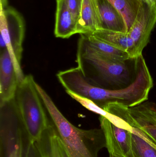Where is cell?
Returning a JSON list of instances; mask_svg holds the SVG:
<instances>
[{
    "label": "cell",
    "mask_w": 156,
    "mask_h": 157,
    "mask_svg": "<svg viewBox=\"0 0 156 157\" xmlns=\"http://www.w3.org/2000/svg\"><path fill=\"white\" fill-rule=\"evenodd\" d=\"M134 77L129 86L119 89L104 88L90 82L78 68L67 75L65 89L93 101L102 109L110 103H118L129 108L148 99L153 80L143 55L134 59Z\"/></svg>",
    "instance_id": "obj_1"
},
{
    "label": "cell",
    "mask_w": 156,
    "mask_h": 157,
    "mask_svg": "<svg viewBox=\"0 0 156 157\" xmlns=\"http://www.w3.org/2000/svg\"><path fill=\"white\" fill-rule=\"evenodd\" d=\"M37 89L57 133L70 157H98L106 147L105 136L101 129L82 130L70 122L60 112L45 90L36 82Z\"/></svg>",
    "instance_id": "obj_2"
},
{
    "label": "cell",
    "mask_w": 156,
    "mask_h": 157,
    "mask_svg": "<svg viewBox=\"0 0 156 157\" xmlns=\"http://www.w3.org/2000/svg\"><path fill=\"white\" fill-rule=\"evenodd\" d=\"M76 62L83 75L94 85L105 88V84L124 85L130 71L126 61L114 59L101 55L89 45L86 36L78 40Z\"/></svg>",
    "instance_id": "obj_3"
},
{
    "label": "cell",
    "mask_w": 156,
    "mask_h": 157,
    "mask_svg": "<svg viewBox=\"0 0 156 157\" xmlns=\"http://www.w3.org/2000/svg\"><path fill=\"white\" fill-rule=\"evenodd\" d=\"M31 75L19 83L15 98L29 142L34 144L52 124Z\"/></svg>",
    "instance_id": "obj_4"
},
{
    "label": "cell",
    "mask_w": 156,
    "mask_h": 157,
    "mask_svg": "<svg viewBox=\"0 0 156 157\" xmlns=\"http://www.w3.org/2000/svg\"><path fill=\"white\" fill-rule=\"evenodd\" d=\"M0 137L1 157H25L29 139L14 104L0 109Z\"/></svg>",
    "instance_id": "obj_5"
},
{
    "label": "cell",
    "mask_w": 156,
    "mask_h": 157,
    "mask_svg": "<svg viewBox=\"0 0 156 157\" xmlns=\"http://www.w3.org/2000/svg\"><path fill=\"white\" fill-rule=\"evenodd\" d=\"M0 32V39L6 45L20 83L25 77L21 65L25 33V23L23 15L12 6L1 9Z\"/></svg>",
    "instance_id": "obj_6"
},
{
    "label": "cell",
    "mask_w": 156,
    "mask_h": 157,
    "mask_svg": "<svg viewBox=\"0 0 156 157\" xmlns=\"http://www.w3.org/2000/svg\"><path fill=\"white\" fill-rule=\"evenodd\" d=\"M99 119L110 155L116 157H135L132 132L116 126L103 116H100Z\"/></svg>",
    "instance_id": "obj_7"
},
{
    "label": "cell",
    "mask_w": 156,
    "mask_h": 157,
    "mask_svg": "<svg viewBox=\"0 0 156 157\" xmlns=\"http://www.w3.org/2000/svg\"><path fill=\"white\" fill-rule=\"evenodd\" d=\"M156 24V5L149 6L143 2L141 9L128 33L134 45L135 58L142 55L149 42Z\"/></svg>",
    "instance_id": "obj_8"
},
{
    "label": "cell",
    "mask_w": 156,
    "mask_h": 157,
    "mask_svg": "<svg viewBox=\"0 0 156 157\" xmlns=\"http://www.w3.org/2000/svg\"><path fill=\"white\" fill-rule=\"evenodd\" d=\"M19 83L8 50L2 51L0 55V103L14 98Z\"/></svg>",
    "instance_id": "obj_9"
},
{
    "label": "cell",
    "mask_w": 156,
    "mask_h": 157,
    "mask_svg": "<svg viewBox=\"0 0 156 157\" xmlns=\"http://www.w3.org/2000/svg\"><path fill=\"white\" fill-rule=\"evenodd\" d=\"M132 118L131 126L138 128L156 144V105L150 102H143L129 108Z\"/></svg>",
    "instance_id": "obj_10"
},
{
    "label": "cell",
    "mask_w": 156,
    "mask_h": 157,
    "mask_svg": "<svg viewBox=\"0 0 156 157\" xmlns=\"http://www.w3.org/2000/svg\"><path fill=\"white\" fill-rule=\"evenodd\" d=\"M101 29V22L97 0H82L78 34H91Z\"/></svg>",
    "instance_id": "obj_11"
},
{
    "label": "cell",
    "mask_w": 156,
    "mask_h": 157,
    "mask_svg": "<svg viewBox=\"0 0 156 157\" xmlns=\"http://www.w3.org/2000/svg\"><path fill=\"white\" fill-rule=\"evenodd\" d=\"M78 20L63 0H56L54 34L57 38L68 39L78 34Z\"/></svg>",
    "instance_id": "obj_12"
},
{
    "label": "cell",
    "mask_w": 156,
    "mask_h": 157,
    "mask_svg": "<svg viewBox=\"0 0 156 157\" xmlns=\"http://www.w3.org/2000/svg\"><path fill=\"white\" fill-rule=\"evenodd\" d=\"M101 29L127 33V26L122 14L107 0H97Z\"/></svg>",
    "instance_id": "obj_13"
},
{
    "label": "cell",
    "mask_w": 156,
    "mask_h": 157,
    "mask_svg": "<svg viewBox=\"0 0 156 157\" xmlns=\"http://www.w3.org/2000/svg\"><path fill=\"white\" fill-rule=\"evenodd\" d=\"M91 35L116 48L127 52L131 59H135L134 45L128 33L100 29Z\"/></svg>",
    "instance_id": "obj_14"
},
{
    "label": "cell",
    "mask_w": 156,
    "mask_h": 157,
    "mask_svg": "<svg viewBox=\"0 0 156 157\" xmlns=\"http://www.w3.org/2000/svg\"><path fill=\"white\" fill-rule=\"evenodd\" d=\"M56 132L53 123L34 143L40 157H61L58 146Z\"/></svg>",
    "instance_id": "obj_15"
},
{
    "label": "cell",
    "mask_w": 156,
    "mask_h": 157,
    "mask_svg": "<svg viewBox=\"0 0 156 157\" xmlns=\"http://www.w3.org/2000/svg\"><path fill=\"white\" fill-rule=\"evenodd\" d=\"M132 137L135 157H156V144L140 129L133 127Z\"/></svg>",
    "instance_id": "obj_16"
},
{
    "label": "cell",
    "mask_w": 156,
    "mask_h": 157,
    "mask_svg": "<svg viewBox=\"0 0 156 157\" xmlns=\"http://www.w3.org/2000/svg\"><path fill=\"white\" fill-rule=\"evenodd\" d=\"M124 18L127 26V33L134 22L141 7L143 0H107Z\"/></svg>",
    "instance_id": "obj_17"
},
{
    "label": "cell",
    "mask_w": 156,
    "mask_h": 157,
    "mask_svg": "<svg viewBox=\"0 0 156 157\" xmlns=\"http://www.w3.org/2000/svg\"><path fill=\"white\" fill-rule=\"evenodd\" d=\"M86 36L89 45L93 49L101 55L114 59L121 61H127L132 59L127 52L114 48L95 38L91 34Z\"/></svg>",
    "instance_id": "obj_18"
},
{
    "label": "cell",
    "mask_w": 156,
    "mask_h": 157,
    "mask_svg": "<svg viewBox=\"0 0 156 157\" xmlns=\"http://www.w3.org/2000/svg\"><path fill=\"white\" fill-rule=\"evenodd\" d=\"M66 92L71 98L77 101L79 103H80L84 108L93 112L100 114V116L105 117L114 125H116V126H120L122 123V120L121 118L107 112V111L96 105L92 101L86 98L79 96V95L71 92V91H68V90H66Z\"/></svg>",
    "instance_id": "obj_19"
},
{
    "label": "cell",
    "mask_w": 156,
    "mask_h": 157,
    "mask_svg": "<svg viewBox=\"0 0 156 157\" xmlns=\"http://www.w3.org/2000/svg\"><path fill=\"white\" fill-rule=\"evenodd\" d=\"M69 10L78 21L80 15L82 0H63Z\"/></svg>",
    "instance_id": "obj_20"
},
{
    "label": "cell",
    "mask_w": 156,
    "mask_h": 157,
    "mask_svg": "<svg viewBox=\"0 0 156 157\" xmlns=\"http://www.w3.org/2000/svg\"><path fill=\"white\" fill-rule=\"evenodd\" d=\"M57 133V132H56ZM57 141L58 146L59 150L60 153L61 157H70L69 155L68 152L67 150L65 145L62 141L58 135L57 133L56 135Z\"/></svg>",
    "instance_id": "obj_21"
},
{
    "label": "cell",
    "mask_w": 156,
    "mask_h": 157,
    "mask_svg": "<svg viewBox=\"0 0 156 157\" xmlns=\"http://www.w3.org/2000/svg\"><path fill=\"white\" fill-rule=\"evenodd\" d=\"M25 157H40L34 144L29 142L27 149Z\"/></svg>",
    "instance_id": "obj_22"
},
{
    "label": "cell",
    "mask_w": 156,
    "mask_h": 157,
    "mask_svg": "<svg viewBox=\"0 0 156 157\" xmlns=\"http://www.w3.org/2000/svg\"><path fill=\"white\" fill-rule=\"evenodd\" d=\"M149 6H154L156 5V0H143Z\"/></svg>",
    "instance_id": "obj_23"
},
{
    "label": "cell",
    "mask_w": 156,
    "mask_h": 157,
    "mask_svg": "<svg viewBox=\"0 0 156 157\" xmlns=\"http://www.w3.org/2000/svg\"><path fill=\"white\" fill-rule=\"evenodd\" d=\"M110 157H116L115 156H114L112 155H110Z\"/></svg>",
    "instance_id": "obj_24"
}]
</instances>
